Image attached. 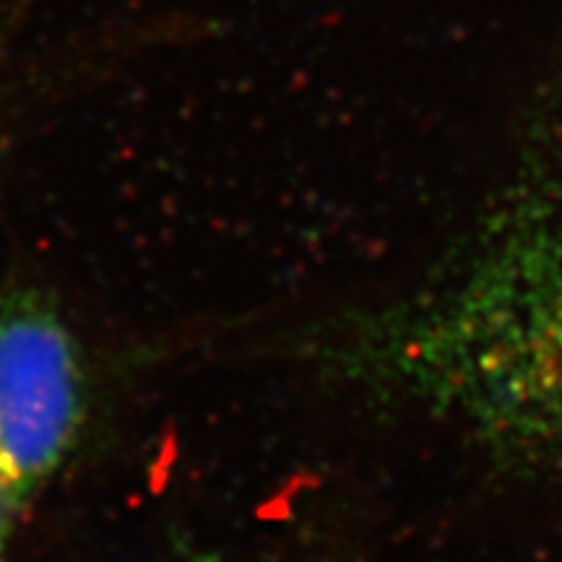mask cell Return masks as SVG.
Masks as SVG:
<instances>
[{"label":"cell","instance_id":"cell-3","mask_svg":"<svg viewBox=\"0 0 562 562\" xmlns=\"http://www.w3.org/2000/svg\"><path fill=\"white\" fill-rule=\"evenodd\" d=\"M19 508L13 505L9 490H5L3 480H0V562H5V554H9V544H11V531H13V521H16Z\"/></svg>","mask_w":562,"mask_h":562},{"label":"cell","instance_id":"cell-1","mask_svg":"<svg viewBox=\"0 0 562 562\" xmlns=\"http://www.w3.org/2000/svg\"><path fill=\"white\" fill-rule=\"evenodd\" d=\"M451 271L357 334V375L501 453H562V170L547 144Z\"/></svg>","mask_w":562,"mask_h":562},{"label":"cell","instance_id":"cell-2","mask_svg":"<svg viewBox=\"0 0 562 562\" xmlns=\"http://www.w3.org/2000/svg\"><path fill=\"white\" fill-rule=\"evenodd\" d=\"M83 372L68 328L37 294L0 302V480L19 513L76 442Z\"/></svg>","mask_w":562,"mask_h":562}]
</instances>
